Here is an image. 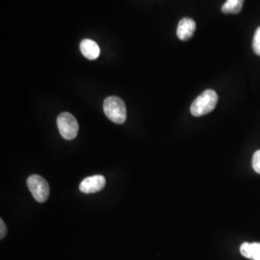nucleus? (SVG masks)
Here are the masks:
<instances>
[{
	"label": "nucleus",
	"mask_w": 260,
	"mask_h": 260,
	"mask_svg": "<svg viewBox=\"0 0 260 260\" xmlns=\"http://www.w3.org/2000/svg\"><path fill=\"white\" fill-rule=\"evenodd\" d=\"M103 111L110 121L117 124H122L126 120V107L119 96L106 98L103 103Z\"/></svg>",
	"instance_id": "obj_2"
},
{
	"label": "nucleus",
	"mask_w": 260,
	"mask_h": 260,
	"mask_svg": "<svg viewBox=\"0 0 260 260\" xmlns=\"http://www.w3.org/2000/svg\"><path fill=\"white\" fill-rule=\"evenodd\" d=\"M252 48L255 54L260 56V27L257 28L254 33L253 41H252Z\"/></svg>",
	"instance_id": "obj_10"
},
{
	"label": "nucleus",
	"mask_w": 260,
	"mask_h": 260,
	"mask_svg": "<svg viewBox=\"0 0 260 260\" xmlns=\"http://www.w3.org/2000/svg\"><path fill=\"white\" fill-rule=\"evenodd\" d=\"M244 0H226L222 6L223 14H238L241 12Z\"/></svg>",
	"instance_id": "obj_9"
},
{
	"label": "nucleus",
	"mask_w": 260,
	"mask_h": 260,
	"mask_svg": "<svg viewBox=\"0 0 260 260\" xmlns=\"http://www.w3.org/2000/svg\"><path fill=\"white\" fill-rule=\"evenodd\" d=\"M240 252L248 259L260 260V243H243Z\"/></svg>",
	"instance_id": "obj_8"
},
{
	"label": "nucleus",
	"mask_w": 260,
	"mask_h": 260,
	"mask_svg": "<svg viewBox=\"0 0 260 260\" xmlns=\"http://www.w3.org/2000/svg\"><path fill=\"white\" fill-rule=\"evenodd\" d=\"M252 167L253 170L260 175V149L255 151L252 157Z\"/></svg>",
	"instance_id": "obj_11"
},
{
	"label": "nucleus",
	"mask_w": 260,
	"mask_h": 260,
	"mask_svg": "<svg viewBox=\"0 0 260 260\" xmlns=\"http://www.w3.org/2000/svg\"><path fill=\"white\" fill-rule=\"evenodd\" d=\"M218 94L213 90H206L201 93L191 105V114L202 117L213 111L218 103Z\"/></svg>",
	"instance_id": "obj_1"
},
{
	"label": "nucleus",
	"mask_w": 260,
	"mask_h": 260,
	"mask_svg": "<svg viewBox=\"0 0 260 260\" xmlns=\"http://www.w3.org/2000/svg\"><path fill=\"white\" fill-rule=\"evenodd\" d=\"M0 228H1V232H0V238L3 239L6 234H7V228H6V224L4 223V221L1 219L0 220Z\"/></svg>",
	"instance_id": "obj_12"
},
{
	"label": "nucleus",
	"mask_w": 260,
	"mask_h": 260,
	"mask_svg": "<svg viewBox=\"0 0 260 260\" xmlns=\"http://www.w3.org/2000/svg\"><path fill=\"white\" fill-rule=\"evenodd\" d=\"M27 186L38 203H46L49 197V185L44 177L33 175L28 177Z\"/></svg>",
	"instance_id": "obj_4"
},
{
	"label": "nucleus",
	"mask_w": 260,
	"mask_h": 260,
	"mask_svg": "<svg viewBox=\"0 0 260 260\" xmlns=\"http://www.w3.org/2000/svg\"><path fill=\"white\" fill-rule=\"evenodd\" d=\"M106 180L103 176L86 177L79 185V190L84 194H93L103 190Z\"/></svg>",
	"instance_id": "obj_5"
},
{
	"label": "nucleus",
	"mask_w": 260,
	"mask_h": 260,
	"mask_svg": "<svg viewBox=\"0 0 260 260\" xmlns=\"http://www.w3.org/2000/svg\"><path fill=\"white\" fill-rule=\"evenodd\" d=\"M80 50L81 53L89 60H95L101 53L99 45L90 39H84L80 43Z\"/></svg>",
	"instance_id": "obj_7"
},
{
	"label": "nucleus",
	"mask_w": 260,
	"mask_h": 260,
	"mask_svg": "<svg viewBox=\"0 0 260 260\" xmlns=\"http://www.w3.org/2000/svg\"><path fill=\"white\" fill-rule=\"evenodd\" d=\"M196 25L195 20L190 18H184L180 19L178 26H177V37L181 41H188L193 37L195 33Z\"/></svg>",
	"instance_id": "obj_6"
},
{
	"label": "nucleus",
	"mask_w": 260,
	"mask_h": 260,
	"mask_svg": "<svg viewBox=\"0 0 260 260\" xmlns=\"http://www.w3.org/2000/svg\"><path fill=\"white\" fill-rule=\"evenodd\" d=\"M57 125L61 136L64 139L71 141L77 136L79 126L76 119L72 114L68 112L61 113L57 118Z\"/></svg>",
	"instance_id": "obj_3"
}]
</instances>
